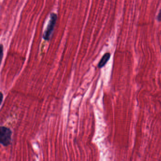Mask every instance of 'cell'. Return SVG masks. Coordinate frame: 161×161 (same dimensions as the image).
<instances>
[{
	"label": "cell",
	"instance_id": "1",
	"mask_svg": "<svg viewBox=\"0 0 161 161\" xmlns=\"http://www.w3.org/2000/svg\"><path fill=\"white\" fill-rule=\"evenodd\" d=\"M57 19V15L55 13H52L50 15V21L47 28L44 31L43 34V38L45 40H49L54 30L56 22Z\"/></svg>",
	"mask_w": 161,
	"mask_h": 161
},
{
	"label": "cell",
	"instance_id": "2",
	"mask_svg": "<svg viewBox=\"0 0 161 161\" xmlns=\"http://www.w3.org/2000/svg\"><path fill=\"white\" fill-rule=\"evenodd\" d=\"M12 131L7 127H1L0 129V142L3 146H6L11 143Z\"/></svg>",
	"mask_w": 161,
	"mask_h": 161
},
{
	"label": "cell",
	"instance_id": "3",
	"mask_svg": "<svg viewBox=\"0 0 161 161\" xmlns=\"http://www.w3.org/2000/svg\"><path fill=\"white\" fill-rule=\"evenodd\" d=\"M111 54L110 53H106L103 55L100 61L99 62V64H98V67L99 68L103 67L106 64V63L109 61V60L110 58Z\"/></svg>",
	"mask_w": 161,
	"mask_h": 161
},
{
	"label": "cell",
	"instance_id": "4",
	"mask_svg": "<svg viewBox=\"0 0 161 161\" xmlns=\"http://www.w3.org/2000/svg\"><path fill=\"white\" fill-rule=\"evenodd\" d=\"M1 61L2 59H3V46L1 44Z\"/></svg>",
	"mask_w": 161,
	"mask_h": 161
},
{
	"label": "cell",
	"instance_id": "5",
	"mask_svg": "<svg viewBox=\"0 0 161 161\" xmlns=\"http://www.w3.org/2000/svg\"><path fill=\"white\" fill-rule=\"evenodd\" d=\"M157 19L159 21H161V10H160V13L157 16Z\"/></svg>",
	"mask_w": 161,
	"mask_h": 161
},
{
	"label": "cell",
	"instance_id": "6",
	"mask_svg": "<svg viewBox=\"0 0 161 161\" xmlns=\"http://www.w3.org/2000/svg\"><path fill=\"white\" fill-rule=\"evenodd\" d=\"M1 103L3 102V94L2 93H1Z\"/></svg>",
	"mask_w": 161,
	"mask_h": 161
}]
</instances>
